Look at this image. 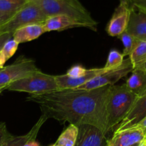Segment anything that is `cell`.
<instances>
[{"label":"cell","mask_w":146,"mask_h":146,"mask_svg":"<svg viewBox=\"0 0 146 146\" xmlns=\"http://www.w3.org/2000/svg\"><path fill=\"white\" fill-rule=\"evenodd\" d=\"M125 86L135 95H139L146 89V71L141 68H134Z\"/></svg>","instance_id":"17"},{"label":"cell","mask_w":146,"mask_h":146,"mask_svg":"<svg viewBox=\"0 0 146 146\" xmlns=\"http://www.w3.org/2000/svg\"><path fill=\"white\" fill-rule=\"evenodd\" d=\"M131 6L127 3L120 2L113 14L107 27V32L111 36H118L126 30L129 21Z\"/></svg>","instance_id":"10"},{"label":"cell","mask_w":146,"mask_h":146,"mask_svg":"<svg viewBox=\"0 0 146 146\" xmlns=\"http://www.w3.org/2000/svg\"><path fill=\"white\" fill-rule=\"evenodd\" d=\"M29 0H0V12L14 15L24 7Z\"/></svg>","instance_id":"19"},{"label":"cell","mask_w":146,"mask_h":146,"mask_svg":"<svg viewBox=\"0 0 146 146\" xmlns=\"http://www.w3.org/2000/svg\"><path fill=\"white\" fill-rule=\"evenodd\" d=\"M78 133V126L74 124H70L61 133L56 143L58 146H75Z\"/></svg>","instance_id":"18"},{"label":"cell","mask_w":146,"mask_h":146,"mask_svg":"<svg viewBox=\"0 0 146 146\" xmlns=\"http://www.w3.org/2000/svg\"><path fill=\"white\" fill-rule=\"evenodd\" d=\"M46 19L41 9L34 2H29L14 14L5 24L0 27V34L4 33L13 34L16 30L31 24L43 23Z\"/></svg>","instance_id":"5"},{"label":"cell","mask_w":146,"mask_h":146,"mask_svg":"<svg viewBox=\"0 0 146 146\" xmlns=\"http://www.w3.org/2000/svg\"><path fill=\"white\" fill-rule=\"evenodd\" d=\"M19 44L14 41L11 37L10 39L7 41L3 45L2 48L0 49V59L1 65L4 66V64L14 55L18 48Z\"/></svg>","instance_id":"21"},{"label":"cell","mask_w":146,"mask_h":146,"mask_svg":"<svg viewBox=\"0 0 146 146\" xmlns=\"http://www.w3.org/2000/svg\"><path fill=\"white\" fill-rule=\"evenodd\" d=\"M46 120L47 118L44 115H41L38 121L30 130L29 132L23 135H19V136L12 135L11 138L6 141L1 146H24L29 142L36 141L39 130L41 129V126L44 125Z\"/></svg>","instance_id":"16"},{"label":"cell","mask_w":146,"mask_h":146,"mask_svg":"<svg viewBox=\"0 0 146 146\" xmlns=\"http://www.w3.org/2000/svg\"><path fill=\"white\" fill-rule=\"evenodd\" d=\"M118 38L121 40L123 44V56H130V54L133 52L135 47L138 45L141 41L135 38L130 34H128L126 31L123 32L121 35L118 36Z\"/></svg>","instance_id":"22"},{"label":"cell","mask_w":146,"mask_h":146,"mask_svg":"<svg viewBox=\"0 0 146 146\" xmlns=\"http://www.w3.org/2000/svg\"><path fill=\"white\" fill-rule=\"evenodd\" d=\"M134 68L141 66L146 62V41H141L129 57Z\"/></svg>","instance_id":"20"},{"label":"cell","mask_w":146,"mask_h":146,"mask_svg":"<svg viewBox=\"0 0 146 146\" xmlns=\"http://www.w3.org/2000/svg\"><path fill=\"white\" fill-rule=\"evenodd\" d=\"M138 146H146V138H145L143 141H141L139 143V145H138Z\"/></svg>","instance_id":"32"},{"label":"cell","mask_w":146,"mask_h":146,"mask_svg":"<svg viewBox=\"0 0 146 146\" xmlns=\"http://www.w3.org/2000/svg\"><path fill=\"white\" fill-rule=\"evenodd\" d=\"M11 91L42 94L58 90L55 76L44 74L41 71L11 83L6 88Z\"/></svg>","instance_id":"4"},{"label":"cell","mask_w":146,"mask_h":146,"mask_svg":"<svg viewBox=\"0 0 146 146\" xmlns=\"http://www.w3.org/2000/svg\"><path fill=\"white\" fill-rule=\"evenodd\" d=\"M3 67H4V66H3L1 65V59H0V69H1V68H2Z\"/></svg>","instance_id":"34"},{"label":"cell","mask_w":146,"mask_h":146,"mask_svg":"<svg viewBox=\"0 0 146 146\" xmlns=\"http://www.w3.org/2000/svg\"><path fill=\"white\" fill-rule=\"evenodd\" d=\"M133 70V66L130 58H128L124 60L121 66L105 71L76 89L92 90L106 86H113L129 73L132 72Z\"/></svg>","instance_id":"7"},{"label":"cell","mask_w":146,"mask_h":146,"mask_svg":"<svg viewBox=\"0 0 146 146\" xmlns=\"http://www.w3.org/2000/svg\"><path fill=\"white\" fill-rule=\"evenodd\" d=\"M139 143L135 144V145H132V146H138V145H139Z\"/></svg>","instance_id":"36"},{"label":"cell","mask_w":146,"mask_h":146,"mask_svg":"<svg viewBox=\"0 0 146 146\" xmlns=\"http://www.w3.org/2000/svg\"><path fill=\"white\" fill-rule=\"evenodd\" d=\"M12 135L8 131L6 124L4 123H0V146L2 145Z\"/></svg>","instance_id":"25"},{"label":"cell","mask_w":146,"mask_h":146,"mask_svg":"<svg viewBox=\"0 0 146 146\" xmlns=\"http://www.w3.org/2000/svg\"><path fill=\"white\" fill-rule=\"evenodd\" d=\"M35 3L46 16L64 15L87 24L90 29L96 31L97 22L89 11L78 0H30Z\"/></svg>","instance_id":"3"},{"label":"cell","mask_w":146,"mask_h":146,"mask_svg":"<svg viewBox=\"0 0 146 146\" xmlns=\"http://www.w3.org/2000/svg\"><path fill=\"white\" fill-rule=\"evenodd\" d=\"M120 2H124V3H127V4H130L131 5V2H130V0H119Z\"/></svg>","instance_id":"33"},{"label":"cell","mask_w":146,"mask_h":146,"mask_svg":"<svg viewBox=\"0 0 146 146\" xmlns=\"http://www.w3.org/2000/svg\"><path fill=\"white\" fill-rule=\"evenodd\" d=\"M135 126L138 127V128H141V129L142 130L143 132V133H144V135H145V138H146V117L144 118L143 120H142V121H141V122L138 124V125H135Z\"/></svg>","instance_id":"29"},{"label":"cell","mask_w":146,"mask_h":146,"mask_svg":"<svg viewBox=\"0 0 146 146\" xmlns=\"http://www.w3.org/2000/svg\"><path fill=\"white\" fill-rule=\"evenodd\" d=\"M24 146H41L38 143H37L36 141H31V142H29L28 143L26 144Z\"/></svg>","instance_id":"30"},{"label":"cell","mask_w":146,"mask_h":146,"mask_svg":"<svg viewBox=\"0 0 146 146\" xmlns=\"http://www.w3.org/2000/svg\"><path fill=\"white\" fill-rule=\"evenodd\" d=\"M145 138L141 128L135 126L119 132H114L107 141V146H132L139 143Z\"/></svg>","instance_id":"11"},{"label":"cell","mask_w":146,"mask_h":146,"mask_svg":"<svg viewBox=\"0 0 146 146\" xmlns=\"http://www.w3.org/2000/svg\"><path fill=\"white\" fill-rule=\"evenodd\" d=\"M108 70L103 68H94L89 69L88 74L80 78H72L66 74L55 76V79L58 86V90L61 89H74L84 85L88 81L100 74H103Z\"/></svg>","instance_id":"14"},{"label":"cell","mask_w":146,"mask_h":146,"mask_svg":"<svg viewBox=\"0 0 146 146\" xmlns=\"http://www.w3.org/2000/svg\"><path fill=\"white\" fill-rule=\"evenodd\" d=\"M141 68V69L144 70V71H146V62L144 63L143 64H142V65H141V66L138 67V68Z\"/></svg>","instance_id":"31"},{"label":"cell","mask_w":146,"mask_h":146,"mask_svg":"<svg viewBox=\"0 0 146 146\" xmlns=\"http://www.w3.org/2000/svg\"><path fill=\"white\" fill-rule=\"evenodd\" d=\"M78 133L75 146H107L106 135L91 125H78Z\"/></svg>","instance_id":"9"},{"label":"cell","mask_w":146,"mask_h":146,"mask_svg":"<svg viewBox=\"0 0 146 146\" xmlns=\"http://www.w3.org/2000/svg\"><path fill=\"white\" fill-rule=\"evenodd\" d=\"M89 71V69H86L81 65H75L70 68L67 71V76L72 78H80L86 75Z\"/></svg>","instance_id":"24"},{"label":"cell","mask_w":146,"mask_h":146,"mask_svg":"<svg viewBox=\"0 0 146 146\" xmlns=\"http://www.w3.org/2000/svg\"><path fill=\"white\" fill-rule=\"evenodd\" d=\"M137 96L125 84L110 86L106 101L107 127L108 132L123 120L132 108Z\"/></svg>","instance_id":"2"},{"label":"cell","mask_w":146,"mask_h":146,"mask_svg":"<svg viewBox=\"0 0 146 146\" xmlns=\"http://www.w3.org/2000/svg\"><path fill=\"white\" fill-rule=\"evenodd\" d=\"M43 26L45 33L52 31H64L68 29L81 27L90 29L89 26L87 24L64 15H54L46 17L43 22Z\"/></svg>","instance_id":"13"},{"label":"cell","mask_w":146,"mask_h":146,"mask_svg":"<svg viewBox=\"0 0 146 146\" xmlns=\"http://www.w3.org/2000/svg\"><path fill=\"white\" fill-rule=\"evenodd\" d=\"M124 56L116 50H111L109 52L106 63L104 68L106 70L113 69L122 65L124 61Z\"/></svg>","instance_id":"23"},{"label":"cell","mask_w":146,"mask_h":146,"mask_svg":"<svg viewBox=\"0 0 146 146\" xmlns=\"http://www.w3.org/2000/svg\"><path fill=\"white\" fill-rule=\"evenodd\" d=\"M50 146H58V145H57V144L56 143H54V144H53V145H50Z\"/></svg>","instance_id":"35"},{"label":"cell","mask_w":146,"mask_h":146,"mask_svg":"<svg viewBox=\"0 0 146 146\" xmlns=\"http://www.w3.org/2000/svg\"><path fill=\"white\" fill-rule=\"evenodd\" d=\"M110 86L92 90L61 89L31 94L27 101L37 104L47 119L54 118L77 126L94 125L107 135L106 101Z\"/></svg>","instance_id":"1"},{"label":"cell","mask_w":146,"mask_h":146,"mask_svg":"<svg viewBox=\"0 0 146 146\" xmlns=\"http://www.w3.org/2000/svg\"><path fill=\"white\" fill-rule=\"evenodd\" d=\"M45 33L43 23L31 24L16 30L12 34V38L19 44L28 42L38 38Z\"/></svg>","instance_id":"15"},{"label":"cell","mask_w":146,"mask_h":146,"mask_svg":"<svg viewBox=\"0 0 146 146\" xmlns=\"http://www.w3.org/2000/svg\"><path fill=\"white\" fill-rule=\"evenodd\" d=\"M131 5L146 13V0H130Z\"/></svg>","instance_id":"26"},{"label":"cell","mask_w":146,"mask_h":146,"mask_svg":"<svg viewBox=\"0 0 146 146\" xmlns=\"http://www.w3.org/2000/svg\"><path fill=\"white\" fill-rule=\"evenodd\" d=\"M40 70L31 58L19 56L12 64L0 69V91L6 90L11 83L38 72Z\"/></svg>","instance_id":"6"},{"label":"cell","mask_w":146,"mask_h":146,"mask_svg":"<svg viewBox=\"0 0 146 146\" xmlns=\"http://www.w3.org/2000/svg\"><path fill=\"white\" fill-rule=\"evenodd\" d=\"M146 117V89L137 96L126 116L115 128L114 132H119L138 125Z\"/></svg>","instance_id":"8"},{"label":"cell","mask_w":146,"mask_h":146,"mask_svg":"<svg viewBox=\"0 0 146 146\" xmlns=\"http://www.w3.org/2000/svg\"><path fill=\"white\" fill-rule=\"evenodd\" d=\"M12 37V34H9V33H4V34H0V49L2 48L3 45L5 44L7 41Z\"/></svg>","instance_id":"27"},{"label":"cell","mask_w":146,"mask_h":146,"mask_svg":"<svg viewBox=\"0 0 146 146\" xmlns=\"http://www.w3.org/2000/svg\"><path fill=\"white\" fill-rule=\"evenodd\" d=\"M1 91H0V93H1Z\"/></svg>","instance_id":"37"},{"label":"cell","mask_w":146,"mask_h":146,"mask_svg":"<svg viewBox=\"0 0 146 146\" xmlns=\"http://www.w3.org/2000/svg\"><path fill=\"white\" fill-rule=\"evenodd\" d=\"M125 31L141 41H146V13L131 6Z\"/></svg>","instance_id":"12"},{"label":"cell","mask_w":146,"mask_h":146,"mask_svg":"<svg viewBox=\"0 0 146 146\" xmlns=\"http://www.w3.org/2000/svg\"><path fill=\"white\" fill-rule=\"evenodd\" d=\"M12 16L13 15H11V14H6L0 12V27L5 24Z\"/></svg>","instance_id":"28"}]
</instances>
